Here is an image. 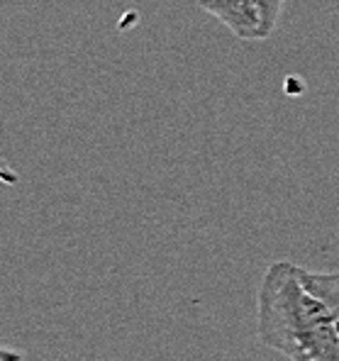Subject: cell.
<instances>
[{
    "mask_svg": "<svg viewBox=\"0 0 339 361\" xmlns=\"http://www.w3.org/2000/svg\"><path fill=\"white\" fill-rule=\"evenodd\" d=\"M200 8L215 20H220L237 39L259 42L261 39V20H259L254 0H198Z\"/></svg>",
    "mask_w": 339,
    "mask_h": 361,
    "instance_id": "2",
    "label": "cell"
},
{
    "mask_svg": "<svg viewBox=\"0 0 339 361\" xmlns=\"http://www.w3.org/2000/svg\"><path fill=\"white\" fill-rule=\"evenodd\" d=\"M257 332L290 361H339V334L325 302L300 283L295 264L273 262L257 295Z\"/></svg>",
    "mask_w": 339,
    "mask_h": 361,
    "instance_id": "1",
    "label": "cell"
},
{
    "mask_svg": "<svg viewBox=\"0 0 339 361\" xmlns=\"http://www.w3.org/2000/svg\"><path fill=\"white\" fill-rule=\"evenodd\" d=\"M283 3L285 0H254L259 20H261V39L271 37V32L276 30L278 18H281V13H283Z\"/></svg>",
    "mask_w": 339,
    "mask_h": 361,
    "instance_id": "4",
    "label": "cell"
},
{
    "mask_svg": "<svg viewBox=\"0 0 339 361\" xmlns=\"http://www.w3.org/2000/svg\"><path fill=\"white\" fill-rule=\"evenodd\" d=\"M0 361H25V354L18 352V349L0 347Z\"/></svg>",
    "mask_w": 339,
    "mask_h": 361,
    "instance_id": "5",
    "label": "cell"
},
{
    "mask_svg": "<svg viewBox=\"0 0 339 361\" xmlns=\"http://www.w3.org/2000/svg\"><path fill=\"white\" fill-rule=\"evenodd\" d=\"M295 271H298L300 283L317 300L325 302V307L332 315V322H335V330L339 334V271H308L300 267H295Z\"/></svg>",
    "mask_w": 339,
    "mask_h": 361,
    "instance_id": "3",
    "label": "cell"
}]
</instances>
